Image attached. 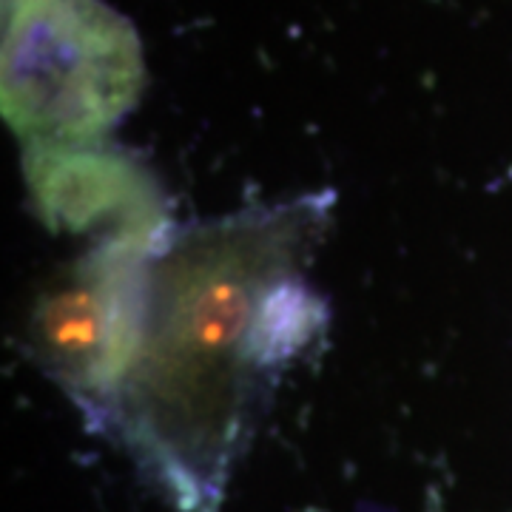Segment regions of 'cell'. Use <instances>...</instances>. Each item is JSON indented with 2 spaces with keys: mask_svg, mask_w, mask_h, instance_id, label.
<instances>
[{
  "mask_svg": "<svg viewBox=\"0 0 512 512\" xmlns=\"http://www.w3.org/2000/svg\"><path fill=\"white\" fill-rule=\"evenodd\" d=\"M140 86V40L106 3H3V114L20 137L89 140L131 109Z\"/></svg>",
  "mask_w": 512,
  "mask_h": 512,
  "instance_id": "1",
  "label": "cell"
},
{
  "mask_svg": "<svg viewBox=\"0 0 512 512\" xmlns=\"http://www.w3.org/2000/svg\"><path fill=\"white\" fill-rule=\"evenodd\" d=\"M140 299L126 242L106 248L74 285L57 291L37 316V342L63 376L97 387L117 379L137 348Z\"/></svg>",
  "mask_w": 512,
  "mask_h": 512,
  "instance_id": "2",
  "label": "cell"
}]
</instances>
